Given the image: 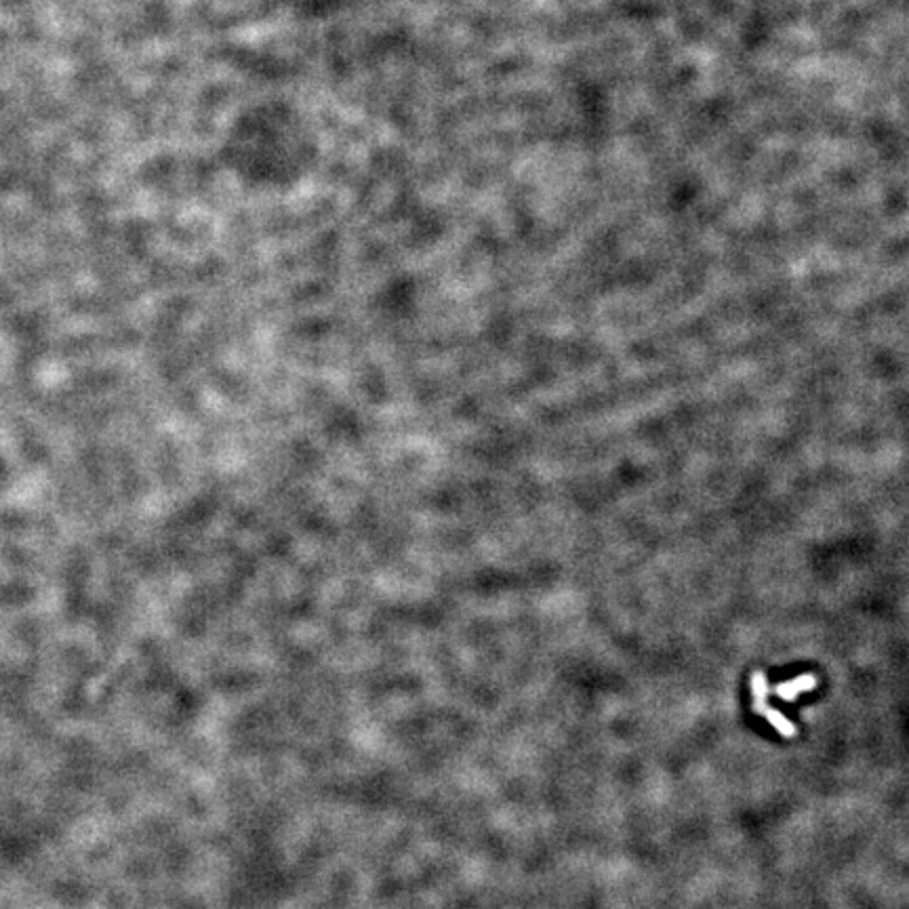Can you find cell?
<instances>
[{
	"label": "cell",
	"instance_id": "obj_2",
	"mask_svg": "<svg viewBox=\"0 0 909 909\" xmlns=\"http://www.w3.org/2000/svg\"><path fill=\"white\" fill-rule=\"evenodd\" d=\"M815 686H817V678L811 674H804L792 682H783V684L775 686V695L781 697L783 701H796L802 693L813 691Z\"/></svg>",
	"mask_w": 909,
	"mask_h": 909
},
{
	"label": "cell",
	"instance_id": "obj_1",
	"mask_svg": "<svg viewBox=\"0 0 909 909\" xmlns=\"http://www.w3.org/2000/svg\"><path fill=\"white\" fill-rule=\"evenodd\" d=\"M752 693H754V712L769 720L781 737H794L798 733L796 726L790 720H787L781 712H777L775 707L769 705L771 686L762 672H756L752 676Z\"/></svg>",
	"mask_w": 909,
	"mask_h": 909
}]
</instances>
